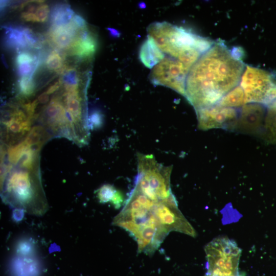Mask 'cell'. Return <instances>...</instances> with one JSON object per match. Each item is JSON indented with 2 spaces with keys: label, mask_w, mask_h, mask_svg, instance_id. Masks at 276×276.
I'll return each mask as SVG.
<instances>
[{
  "label": "cell",
  "mask_w": 276,
  "mask_h": 276,
  "mask_svg": "<svg viewBox=\"0 0 276 276\" xmlns=\"http://www.w3.org/2000/svg\"><path fill=\"white\" fill-rule=\"evenodd\" d=\"M66 91L78 90V77L75 68H67L60 80Z\"/></svg>",
  "instance_id": "44dd1931"
},
{
  "label": "cell",
  "mask_w": 276,
  "mask_h": 276,
  "mask_svg": "<svg viewBox=\"0 0 276 276\" xmlns=\"http://www.w3.org/2000/svg\"><path fill=\"white\" fill-rule=\"evenodd\" d=\"M242 51L214 41L192 66L188 75L185 96L195 111L217 104L239 83L246 65Z\"/></svg>",
  "instance_id": "6da1fadb"
},
{
  "label": "cell",
  "mask_w": 276,
  "mask_h": 276,
  "mask_svg": "<svg viewBox=\"0 0 276 276\" xmlns=\"http://www.w3.org/2000/svg\"><path fill=\"white\" fill-rule=\"evenodd\" d=\"M171 171V166L157 163L153 155L138 153L134 188L153 201H175L170 185Z\"/></svg>",
  "instance_id": "277c9868"
},
{
  "label": "cell",
  "mask_w": 276,
  "mask_h": 276,
  "mask_svg": "<svg viewBox=\"0 0 276 276\" xmlns=\"http://www.w3.org/2000/svg\"><path fill=\"white\" fill-rule=\"evenodd\" d=\"M24 32L29 48L37 49L41 48V43L40 39L31 30L24 28Z\"/></svg>",
  "instance_id": "83f0119b"
},
{
  "label": "cell",
  "mask_w": 276,
  "mask_h": 276,
  "mask_svg": "<svg viewBox=\"0 0 276 276\" xmlns=\"http://www.w3.org/2000/svg\"><path fill=\"white\" fill-rule=\"evenodd\" d=\"M246 104L243 90L238 84L224 95L217 105L224 107L238 109Z\"/></svg>",
  "instance_id": "d6986e66"
},
{
  "label": "cell",
  "mask_w": 276,
  "mask_h": 276,
  "mask_svg": "<svg viewBox=\"0 0 276 276\" xmlns=\"http://www.w3.org/2000/svg\"><path fill=\"white\" fill-rule=\"evenodd\" d=\"M61 84H62V82H61V80H60L59 81L56 82L54 84L50 86L49 87V88L48 89V90H47L46 93L48 95H50V94L53 93L54 92L56 91L59 88Z\"/></svg>",
  "instance_id": "836d02e7"
},
{
  "label": "cell",
  "mask_w": 276,
  "mask_h": 276,
  "mask_svg": "<svg viewBox=\"0 0 276 276\" xmlns=\"http://www.w3.org/2000/svg\"><path fill=\"white\" fill-rule=\"evenodd\" d=\"M49 95L46 92L40 94L37 99V101L41 104H45L47 103L49 100Z\"/></svg>",
  "instance_id": "e575fe53"
},
{
  "label": "cell",
  "mask_w": 276,
  "mask_h": 276,
  "mask_svg": "<svg viewBox=\"0 0 276 276\" xmlns=\"http://www.w3.org/2000/svg\"><path fill=\"white\" fill-rule=\"evenodd\" d=\"M267 107L260 103H247L239 108L235 130L260 136L262 135Z\"/></svg>",
  "instance_id": "30bf717a"
},
{
  "label": "cell",
  "mask_w": 276,
  "mask_h": 276,
  "mask_svg": "<svg viewBox=\"0 0 276 276\" xmlns=\"http://www.w3.org/2000/svg\"><path fill=\"white\" fill-rule=\"evenodd\" d=\"M78 30L71 22L66 26L51 27L49 32L51 42L60 49L71 48Z\"/></svg>",
  "instance_id": "4fadbf2b"
},
{
  "label": "cell",
  "mask_w": 276,
  "mask_h": 276,
  "mask_svg": "<svg viewBox=\"0 0 276 276\" xmlns=\"http://www.w3.org/2000/svg\"><path fill=\"white\" fill-rule=\"evenodd\" d=\"M3 61H4V57H3ZM4 64H5V66H6L7 65L6 64L5 62H4Z\"/></svg>",
  "instance_id": "8d00e7d4"
},
{
  "label": "cell",
  "mask_w": 276,
  "mask_h": 276,
  "mask_svg": "<svg viewBox=\"0 0 276 276\" xmlns=\"http://www.w3.org/2000/svg\"><path fill=\"white\" fill-rule=\"evenodd\" d=\"M20 93L24 96H30L35 90V83L31 76L21 77L18 81Z\"/></svg>",
  "instance_id": "d4e9b609"
},
{
  "label": "cell",
  "mask_w": 276,
  "mask_h": 276,
  "mask_svg": "<svg viewBox=\"0 0 276 276\" xmlns=\"http://www.w3.org/2000/svg\"><path fill=\"white\" fill-rule=\"evenodd\" d=\"M4 124L8 132L12 134H24L29 130L31 126L30 118L27 117L20 110L14 111L10 119Z\"/></svg>",
  "instance_id": "e0dca14e"
},
{
  "label": "cell",
  "mask_w": 276,
  "mask_h": 276,
  "mask_svg": "<svg viewBox=\"0 0 276 276\" xmlns=\"http://www.w3.org/2000/svg\"><path fill=\"white\" fill-rule=\"evenodd\" d=\"M29 148L24 141L10 147L8 151L9 162L13 164L18 163L25 152Z\"/></svg>",
  "instance_id": "cb8c5ba5"
},
{
  "label": "cell",
  "mask_w": 276,
  "mask_h": 276,
  "mask_svg": "<svg viewBox=\"0 0 276 276\" xmlns=\"http://www.w3.org/2000/svg\"><path fill=\"white\" fill-rule=\"evenodd\" d=\"M118 191L112 185L105 184L97 190V197L101 203H111Z\"/></svg>",
  "instance_id": "603a6c76"
},
{
  "label": "cell",
  "mask_w": 276,
  "mask_h": 276,
  "mask_svg": "<svg viewBox=\"0 0 276 276\" xmlns=\"http://www.w3.org/2000/svg\"><path fill=\"white\" fill-rule=\"evenodd\" d=\"M90 122L93 126L99 125L101 123L100 113L98 112H93L90 117Z\"/></svg>",
  "instance_id": "1f68e13d"
},
{
  "label": "cell",
  "mask_w": 276,
  "mask_h": 276,
  "mask_svg": "<svg viewBox=\"0 0 276 276\" xmlns=\"http://www.w3.org/2000/svg\"><path fill=\"white\" fill-rule=\"evenodd\" d=\"M205 276H209V275H205Z\"/></svg>",
  "instance_id": "74e56055"
},
{
  "label": "cell",
  "mask_w": 276,
  "mask_h": 276,
  "mask_svg": "<svg viewBox=\"0 0 276 276\" xmlns=\"http://www.w3.org/2000/svg\"><path fill=\"white\" fill-rule=\"evenodd\" d=\"M63 59L56 51H53L47 58L45 64L50 70L57 71L63 65Z\"/></svg>",
  "instance_id": "4316f807"
},
{
  "label": "cell",
  "mask_w": 276,
  "mask_h": 276,
  "mask_svg": "<svg viewBox=\"0 0 276 276\" xmlns=\"http://www.w3.org/2000/svg\"><path fill=\"white\" fill-rule=\"evenodd\" d=\"M150 37L165 54L191 68L214 41L167 22H154L147 29Z\"/></svg>",
  "instance_id": "3957f363"
},
{
  "label": "cell",
  "mask_w": 276,
  "mask_h": 276,
  "mask_svg": "<svg viewBox=\"0 0 276 276\" xmlns=\"http://www.w3.org/2000/svg\"><path fill=\"white\" fill-rule=\"evenodd\" d=\"M4 29V43L7 48L13 50L29 48L23 27L6 26Z\"/></svg>",
  "instance_id": "9a60e30c"
},
{
  "label": "cell",
  "mask_w": 276,
  "mask_h": 276,
  "mask_svg": "<svg viewBox=\"0 0 276 276\" xmlns=\"http://www.w3.org/2000/svg\"><path fill=\"white\" fill-rule=\"evenodd\" d=\"M21 17L27 21L32 22H38L35 14L24 12L21 14Z\"/></svg>",
  "instance_id": "d6a6232c"
},
{
  "label": "cell",
  "mask_w": 276,
  "mask_h": 276,
  "mask_svg": "<svg viewBox=\"0 0 276 276\" xmlns=\"http://www.w3.org/2000/svg\"><path fill=\"white\" fill-rule=\"evenodd\" d=\"M37 8L35 5H30L28 7L26 12H27L28 13L35 14V13H36V12L37 11Z\"/></svg>",
  "instance_id": "d590c367"
},
{
  "label": "cell",
  "mask_w": 276,
  "mask_h": 276,
  "mask_svg": "<svg viewBox=\"0 0 276 276\" xmlns=\"http://www.w3.org/2000/svg\"><path fill=\"white\" fill-rule=\"evenodd\" d=\"M74 12L66 4H58L52 9L50 13L51 27L66 26L71 24Z\"/></svg>",
  "instance_id": "2e32d148"
},
{
  "label": "cell",
  "mask_w": 276,
  "mask_h": 276,
  "mask_svg": "<svg viewBox=\"0 0 276 276\" xmlns=\"http://www.w3.org/2000/svg\"><path fill=\"white\" fill-rule=\"evenodd\" d=\"M190 70L182 62L165 56L151 68L150 79L154 84L169 87L185 97L186 80Z\"/></svg>",
  "instance_id": "52a82bcc"
},
{
  "label": "cell",
  "mask_w": 276,
  "mask_h": 276,
  "mask_svg": "<svg viewBox=\"0 0 276 276\" xmlns=\"http://www.w3.org/2000/svg\"><path fill=\"white\" fill-rule=\"evenodd\" d=\"M209 276H240L238 266L241 249L234 240L221 236L204 247Z\"/></svg>",
  "instance_id": "5b68a950"
},
{
  "label": "cell",
  "mask_w": 276,
  "mask_h": 276,
  "mask_svg": "<svg viewBox=\"0 0 276 276\" xmlns=\"http://www.w3.org/2000/svg\"><path fill=\"white\" fill-rule=\"evenodd\" d=\"M36 150L38 149L30 147L25 152L18 162L20 163V165L22 168L29 170L33 169Z\"/></svg>",
  "instance_id": "484cf974"
},
{
  "label": "cell",
  "mask_w": 276,
  "mask_h": 276,
  "mask_svg": "<svg viewBox=\"0 0 276 276\" xmlns=\"http://www.w3.org/2000/svg\"><path fill=\"white\" fill-rule=\"evenodd\" d=\"M154 202L134 188L122 210L113 219L114 225L133 237L139 253L153 254L169 234L154 213Z\"/></svg>",
  "instance_id": "7a4b0ae2"
},
{
  "label": "cell",
  "mask_w": 276,
  "mask_h": 276,
  "mask_svg": "<svg viewBox=\"0 0 276 276\" xmlns=\"http://www.w3.org/2000/svg\"><path fill=\"white\" fill-rule=\"evenodd\" d=\"M44 130L41 126H37L33 127L27 134L24 142L29 147L33 146H40L42 142Z\"/></svg>",
  "instance_id": "7402d4cb"
},
{
  "label": "cell",
  "mask_w": 276,
  "mask_h": 276,
  "mask_svg": "<svg viewBox=\"0 0 276 276\" xmlns=\"http://www.w3.org/2000/svg\"><path fill=\"white\" fill-rule=\"evenodd\" d=\"M238 109L217 104L196 111L198 127L202 130L221 128L234 130L239 114Z\"/></svg>",
  "instance_id": "ba28073f"
},
{
  "label": "cell",
  "mask_w": 276,
  "mask_h": 276,
  "mask_svg": "<svg viewBox=\"0 0 276 276\" xmlns=\"http://www.w3.org/2000/svg\"><path fill=\"white\" fill-rule=\"evenodd\" d=\"M165 57L153 40L148 36L140 51V58L147 67L152 68Z\"/></svg>",
  "instance_id": "5bb4252c"
},
{
  "label": "cell",
  "mask_w": 276,
  "mask_h": 276,
  "mask_svg": "<svg viewBox=\"0 0 276 276\" xmlns=\"http://www.w3.org/2000/svg\"><path fill=\"white\" fill-rule=\"evenodd\" d=\"M38 61L36 57L28 52H21L18 53L15 58L16 65L25 63H35Z\"/></svg>",
  "instance_id": "f1b7e54d"
},
{
  "label": "cell",
  "mask_w": 276,
  "mask_h": 276,
  "mask_svg": "<svg viewBox=\"0 0 276 276\" xmlns=\"http://www.w3.org/2000/svg\"><path fill=\"white\" fill-rule=\"evenodd\" d=\"M153 210L160 224L169 233L175 231L193 237L196 236L195 230L178 209L177 202H155Z\"/></svg>",
  "instance_id": "9c48e42d"
},
{
  "label": "cell",
  "mask_w": 276,
  "mask_h": 276,
  "mask_svg": "<svg viewBox=\"0 0 276 276\" xmlns=\"http://www.w3.org/2000/svg\"><path fill=\"white\" fill-rule=\"evenodd\" d=\"M239 85L243 90L246 104L276 107V78L273 73L246 65Z\"/></svg>",
  "instance_id": "8992f818"
},
{
  "label": "cell",
  "mask_w": 276,
  "mask_h": 276,
  "mask_svg": "<svg viewBox=\"0 0 276 276\" xmlns=\"http://www.w3.org/2000/svg\"><path fill=\"white\" fill-rule=\"evenodd\" d=\"M49 11V6L47 4L38 6L35 13L38 22H43L45 21L48 18Z\"/></svg>",
  "instance_id": "f546056e"
},
{
  "label": "cell",
  "mask_w": 276,
  "mask_h": 276,
  "mask_svg": "<svg viewBox=\"0 0 276 276\" xmlns=\"http://www.w3.org/2000/svg\"><path fill=\"white\" fill-rule=\"evenodd\" d=\"M71 22L77 30L87 27V23L85 20L81 15L78 14L74 15Z\"/></svg>",
  "instance_id": "4dcf8cb0"
},
{
  "label": "cell",
  "mask_w": 276,
  "mask_h": 276,
  "mask_svg": "<svg viewBox=\"0 0 276 276\" xmlns=\"http://www.w3.org/2000/svg\"><path fill=\"white\" fill-rule=\"evenodd\" d=\"M261 137L266 143L276 144V107H267Z\"/></svg>",
  "instance_id": "ac0fdd59"
},
{
  "label": "cell",
  "mask_w": 276,
  "mask_h": 276,
  "mask_svg": "<svg viewBox=\"0 0 276 276\" xmlns=\"http://www.w3.org/2000/svg\"><path fill=\"white\" fill-rule=\"evenodd\" d=\"M97 47V39L87 27L78 30L71 48L73 55L87 59L94 55Z\"/></svg>",
  "instance_id": "8fae6325"
},
{
  "label": "cell",
  "mask_w": 276,
  "mask_h": 276,
  "mask_svg": "<svg viewBox=\"0 0 276 276\" xmlns=\"http://www.w3.org/2000/svg\"><path fill=\"white\" fill-rule=\"evenodd\" d=\"M66 109L71 113L75 123L81 119V108L78 90L66 91L65 94Z\"/></svg>",
  "instance_id": "ffe728a7"
},
{
  "label": "cell",
  "mask_w": 276,
  "mask_h": 276,
  "mask_svg": "<svg viewBox=\"0 0 276 276\" xmlns=\"http://www.w3.org/2000/svg\"><path fill=\"white\" fill-rule=\"evenodd\" d=\"M45 114L48 123L53 129L65 126L73 127V118L57 98H53L47 106Z\"/></svg>",
  "instance_id": "7c38bea8"
}]
</instances>
